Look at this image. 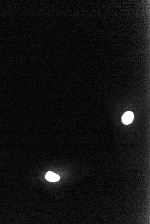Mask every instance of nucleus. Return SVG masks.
<instances>
[{"instance_id": "f03ea898", "label": "nucleus", "mask_w": 150, "mask_h": 224, "mask_svg": "<svg viewBox=\"0 0 150 224\" xmlns=\"http://www.w3.org/2000/svg\"><path fill=\"white\" fill-rule=\"evenodd\" d=\"M46 179H47V180L50 182H55L59 180L60 177L59 176L56 174L49 171L46 174Z\"/></svg>"}, {"instance_id": "f257e3e1", "label": "nucleus", "mask_w": 150, "mask_h": 224, "mask_svg": "<svg viewBox=\"0 0 150 224\" xmlns=\"http://www.w3.org/2000/svg\"><path fill=\"white\" fill-rule=\"evenodd\" d=\"M134 119V113L131 112H127L124 114L122 117L123 123L126 125H128L132 123Z\"/></svg>"}]
</instances>
